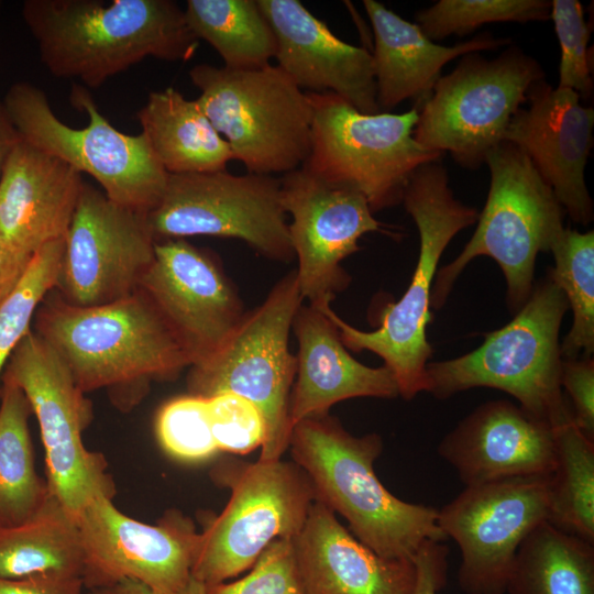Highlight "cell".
<instances>
[{"instance_id": "6da1fadb", "label": "cell", "mask_w": 594, "mask_h": 594, "mask_svg": "<svg viewBox=\"0 0 594 594\" xmlns=\"http://www.w3.org/2000/svg\"><path fill=\"white\" fill-rule=\"evenodd\" d=\"M21 13L51 74L91 88L150 56L189 61L199 45L172 0H26Z\"/></svg>"}, {"instance_id": "7a4b0ae2", "label": "cell", "mask_w": 594, "mask_h": 594, "mask_svg": "<svg viewBox=\"0 0 594 594\" xmlns=\"http://www.w3.org/2000/svg\"><path fill=\"white\" fill-rule=\"evenodd\" d=\"M288 448L309 477L316 501L341 515L351 534L378 556L414 560L425 541L446 539L438 509L405 502L378 480L374 462L383 450L380 435L356 437L327 414L295 424Z\"/></svg>"}, {"instance_id": "3957f363", "label": "cell", "mask_w": 594, "mask_h": 594, "mask_svg": "<svg viewBox=\"0 0 594 594\" xmlns=\"http://www.w3.org/2000/svg\"><path fill=\"white\" fill-rule=\"evenodd\" d=\"M84 392L145 389L175 378L190 360L148 297L133 294L101 306L80 307L53 289L35 314V330Z\"/></svg>"}, {"instance_id": "277c9868", "label": "cell", "mask_w": 594, "mask_h": 594, "mask_svg": "<svg viewBox=\"0 0 594 594\" xmlns=\"http://www.w3.org/2000/svg\"><path fill=\"white\" fill-rule=\"evenodd\" d=\"M402 202L418 229L419 254L407 289L381 312L378 328L356 329L340 318L331 304L317 308L334 322L348 350H366L382 358L394 375L399 395L410 400L425 392L426 367L432 355L427 327L432 320V283L440 257L461 230L477 221L479 212L454 197L440 160L414 172Z\"/></svg>"}, {"instance_id": "5b68a950", "label": "cell", "mask_w": 594, "mask_h": 594, "mask_svg": "<svg viewBox=\"0 0 594 594\" xmlns=\"http://www.w3.org/2000/svg\"><path fill=\"white\" fill-rule=\"evenodd\" d=\"M569 310L562 290L547 275L514 318L485 334L475 350L428 363L425 392L439 399L474 387L512 395L529 414L553 426L572 416L561 388L559 333Z\"/></svg>"}, {"instance_id": "8992f818", "label": "cell", "mask_w": 594, "mask_h": 594, "mask_svg": "<svg viewBox=\"0 0 594 594\" xmlns=\"http://www.w3.org/2000/svg\"><path fill=\"white\" fill-rule=\"evenodd\" d=\"M491 183L477 227L461 253L437 271L431 308H441L465 268L477 256H490L501 267L507 305L517 312L535 286L540 252H550L564 229V210L530 158L515 144L503 141L485 157Z\"/></svg>"}, {"instance_id": "52a82bcc", "label": "cell", "mask_w": 594, "mask_h": 594, "mask_svg": "<svg viewBox=\"0 0 594 594\" xmlns=\"http://www.w3.org/2000/svg\"><path fill=\"white\" fill-rule=\"evenodd\" d=\"M189 78L200 91L198 105L248 173L284 175L304 165L310 152V100L277 65L198 64Z\"/></svg>"}, {"instance_id": "ba28073f", "label": "cell", "mask_w": 594, "mask_h": 594, "mask_svg": "<svg viewBox=\"0 0 594 594\" xmlns=\"http://www.w3.org/2000/svg\"><path fill=\"white\" fill-rule=\"evenodd\" d=\"M302 301L294 270L274 285L261 305L244 314L217 352L189 366V395L209 398L233 393L260 409L265 422L260 460H278L289 446L296 356L288 343Z\"/></svg>"}, {"instance_id": "9c48e42d", "label": "cell", "mask_w": 594, "mask_h": 594, "mask_svg": "<svg viewBox=\"0 0 594 594\" xmlns=\"http://www.w3.org/2000/svg\"><path fill=\"white\" fill-rule=\"evenodd\" d=\"M70 101L88 114L87 127L62 122L45 92L26 81L12 84L3 105L23 141L90 175L117 204L147 215L162 199L169 174L144 134L117 130L82 86L73 87Z\"/></svg>"}, {"instance_id": "30bf717a", "label": "cell", "mask_w": 594, "mask_h": 594, "mask_svg": "<svg viewBox=\"0 0 594 594\" xmlns=\"http://www.w3.org/2000/svg\"><path fill=\"white\" fill-rule=\"evenodd\" d=\"M307 94L311 140L301 167L360 193L373 212L399 205L414 172L442 156L415 140L417 107L404 113L366 114L334 94Z\"/></svg>"}, {"instance_id": "8fae6325", "label": "cell", "mask_w": 594, "mask_h": 594, "mask_svg": "<svg viewBox=\"0 0 594 594\" xmlns=\"http://www.w3.org/2000/svg\"><path fill=\"white\" fill-rule=\"evenodd\" d=\"M211 474L231 495L200 532L191 575L206 585L251 569L274 540L293 539L316 501L309 477L294 461L226 460Z\"/></svg>"}, {"instance_id": "7c38bea8", "label": "cell", "mask_w": 594, "mask_h": 594, "mask_svg": "<svg viewBox=\"0 0 594 594\" xmlns=\"http://www.w3.org/2000/svg\"><path fill=\"white\" fill-rule=\"evenodd\" d=\"M543 78L540 64L516 46L494 59L465 54L420 105L414 138L429 150L449 152L463 167L479 168L504 141L529 89Z\"/></svg>"}, {"instance_id": "4fadbf2b", "label": "cell", "mask_w": 594, "mask_h": 594, "mask_svg": "<svg viewBox=\"0 0 594 594\" xmlns=\"http://www.w3.org/2000/svg\"><path fill=\"white\" fill-rule=\"evenodd\" d=\"M1 376L24 393L40 426L47 490L74 520L94 498H113L103 455L88 450L82 440L92 420L91 403L51 345L31 330Z\"/></svg>"}, {"instance_id": "5bb4252c", "label": "cell", "mask_w": 594, "mask_h": 594, "mask_svg": "<svg viewBox=\"0 0 594 594\" xmlns=\"http://www.w3.org/2000/svg\"><path fill=\"white\" fill-rule=\"evenodd\" d=\"M156 241L207 235L238 239L268 260L294 257L279 178L227 169L169 174L147 215Z\"/></svg>"}, {"instance_id": "9a60e30c", "label": "cell", "mask_w": 594, "mask_h": 594, "mask_svg": "<svg viewBox=\"0 0 594 594\" xmlns=\"http://www.w3.org/2000/svg\"><path fill=\"white\" fill-rule=\"evenodd\" d=\"M85 587H105L136 581L160 593L185 586L200 546L201 535L191 519L167 512L155 525L139 521L98 496L77 520Z\"/></svg>"}, {"instance_id": "2e32d148", "label": "cell", "mask_w": 594, "mask_h": 594, "mask_svg": "<svg viewBox=\"0 0 594 594\" xmlns=\"http://www.w3.org/2000/svg\"><path fill=\"white\" fill-rule=\"evenodd\" d=\"M550 476L465 486L438 509V526L461 551L458 583L465 594H505L516 552L548 520Z\"/></svg>"}, {"instance_id": "e0dca14e", "label": "cell", "mask_w": 594, "mask_h": 594, "mask_svg": "<svg viewBox=\"0 0 594 594\" xmlns=\"http://www.w3.org/2000/svg\"><path fill=\"white\" fill-rule=\"evenodd\" d=\"M156 240L146 213L85 183L65 235L56 292L68 304L101 306L139 289Z\"/></svg>"}, {"instance_id": "ac0fdd59", "label": "cell", "mask_w": 594, "mask_h": 594, "mask_svg": "<svg viewBox=\"0 0 594 594\" xmlns=\"http://www.w3.org/2000/svg\"><path fill=\"white\" fill-rule=\"evenodd\" d=\"M279 183L283 208L292 217L288 231L302 299L314 307L331 304L350 284L341 262L360 251V238L369 232L394 238L399 233L374 218L363 195L304 167L284 174Z\"/></svg>"}, {"instance_id": "d6986e66", "label": "cell", "mask_w": 594, "mask_h": 594, "mask_svg": "<svg viewBox=\"0 0 594 594\" xmlns=\"http://www.w3.org/2000/svg\"><path fill=\"white\" fill-rule=\"evenodd\" d=\"M139 288L170 328L190 365L217 352L245 311L218 262L184 239L156 241Z\"/></svg>"}, {"instance_id": "ffe728a7", "label": "cell", "mask_w": 594, "mask_h": 594, "mask_svg": "<svg viewBox=\"0 0 594 594\" xmlns=\"http://www.w3.org/2000/svg\"><path fill=\"white\" fill-rule=\"evenodd\" d=\"M528 108H519L504 141L518 146L550 186L570 218L593 221V200L584 169L593 145L594 110L581 103L572 89L552 88L544 80L527 94Z\"/></svg>"}, {"instance_id": "44dd1931", "label": "cell", "mask_w": 594, "mask_h": 594, "mask_svg": "<svg viewBox=\"0 0 594 594\" xmlns=\"http://www.w3.org/2000/svg\"><path fill=\"white\" fill-rule=\"evenodd\" d=\"M438 453L465 486L550 476L554 427L509 400H490L443 437Z\"/></svg>"}, {"instance_id": "7402d4cb", "label": "cell", "mask_w": 594, "mask_h": 594, "mask_svg": "<svg viewBox=\"0 0 594 594\" xmlns=\"http://www.w3.org/2000/svg\"><path fill=\"white\" fill-rule=\"evenodd\" d=\"M276 38L277 66L301 90L331 92L366 114L378 113L373 58L298 0H257Z\"/></svg>"}, {"instance_id": "603a6c76", "label": "cell", "mask_w": 594, "mask_h": 594, "mask_svg": "<svg viewBox=\"0 0 594 594\" xmlns=\"http://www.w3.org/2000/svg\"><path fill=\"white\" fill-rule=\"evenodd\" d=\"M293 548L304 594H413L414 560L378 556L318 501Z\"/></svg>"}, {"instance_id": "cb8c5ba5", "label": "cell", "mask_w": 594, "mask_h": 594, "mask_svg": "<svg viewBox=\"0 0 594 594\" xmlns=\"http://www.w3.org/2000/svg\"><path fill=\"white\" fill-rule=\"evenodd\" d=\"M84 184L74 167L21 139L0 176V234L28 255L64 239Z\"/></svg>"}, {"instance_id": "d4e9b609", "label": "cell", "mask_w": 594, "mask_h": 594, "mask_svg": "<svg viewBox=\"0 0 594 594\" xmlns=\"http://www.w3.org/2000/svg\"><path fill=\"white\" fill-rule=\"evenodd\" d=\"M292 330L298 342L289 400L292 427L305 418L327 415L333 405L350 398L399 395L391 370L356 361L343 344L334 322L320 308L301 305Z\"/></svg>"}, {"instance_id": "484cf974", "label": "cell", "mask_w": 594, "mask_h": 594, "mask_svg": "<svg viewBox=\"0 0 594 594\" xmlns=\"http://www.w3.org/2000/svg\"><path fill=\"white\" fill-rule=\"evenodd\" d=\"M370 18L374 48L372 54L376 101L381 110H391L407 99L420 106L441 77L443 66L473 52L508 45L509 38L481 34L452 46L428 38L420 28L374 0H364Z\"/></svg>"}, {"instance_id": "4316f807", "label": "cell", "mask_w": 594, "mask_h": 594, "mask_svg": "<svg viewBox=\"0 0 594 594\" xmlns=\"http://www.w3.org/2000/svg\"><path fill=\"white\" fill-rule=\"evenodd\" d=\"M155 157L168 174L223 170L233 155L197 100L173 87L150 92L136 113Z\"/></svg>"}, {"instance_id": "83f0119b", "label": "cell", "mask_w": 594, "mask_h": 594, "mask_svg": "<svg viewBox=\"0 0 594 594\" xmlns=\"http://www.w3.org/2000/svg\"><path fill=\"white\" fill-rule=\"evenodd\" d=\"M81 573L77 522L50 492L31 517L0 526V578Z\"/></svg>"}, {"instance_id": "f1b7e54d", "label": "cell", "mask_w": 594, "mask_h": 594, "mask_svg": "<svg viewBox=\"0 0 594 594\" xmlns=\"http://www.w3.org/2000/svg\"><path fill=\"white\" fill-rule=\"evenodd\" d=\"M506 593L594 594V544L541 522L519 546Z\"/></svg>"}, {"instance_id": "f546056e", "label": "cell", "mask_w": 594, "mask_h": 594, "mask_svg": "<svg viewBox=\"0 0 594 594\" xmlns=\"http://www.w3.org/2000/svg\"><path fill=\"white\" fill-rule=\"evenodd\" d=\"M0 391V522L16 525L31 517L48 495L35 470L29 417L22 389L1 376Z\"/></svg>"}, {"instance_id": "4dcf8cb0", "label": "cell", "mask_w": 594, "mask_h": 594, "mask_svg": "<svg viewBox=\"0 0 594 594\" xmlns=\"http://www.w3.org/2000/svg\"><path fill=\"white\" fill-rule=\"evenodd\" d=\"M187 24L220 55L223 66L254 69L271 65L276 38L257 0H188Z\"/></svg>"}, {"instance_id": "1f68e13d", "label": "cell", "mask_w": 594, "mask_h": 594, "mask_svg": "<svg viewBox=\"0 0 594 594\" xmlns=\"http://www.w3.org/2000/svg\"><path fill=\"white\" fill-rule=\"evenodd\" d=\"M553 427L548 521L594 544V441L579 430L572 416Z\"/></svg>"}, {"instance_id": "d6a6232c", "label": "cell", "mask_w": 594, "mask_h": 594, "mask_svg": "<svg viewBox=\"0 0 594 594\" xmlns=\"http://www.w3.org/2000/svg\"><path fill=\"white\" fill-rule=\"evenodd\" d=\"M550 252L554 267L548 273L562 290L573 320L560 343L563 360L591 356L594 351V233L564 228Z\"/></svg>"}, {"instance_id": "836d02e7", "label": "cell", "mask_w": 594, "mask_h": 594, "mask_svg": "<svg viewBox=\"0 0 594 594\" xmlns=\"http://www.w3.org/2000/svg\"><path fill=\"white\" fill-rule=\"evenodd\" d=\"M64 244L65 238L37 250L19 284L0 301V377L9 358L31 331L41 302L56 287Z\"/></svg>"}, {"instance_id": "e575fe53", "label": "cell", "mask_w": 594, "mask_h": 594, "mask_svg": "<svg viewBox=\"0 0 594 594\" xmlns=\"http://www.w3.org/2000/svg\"><path fill=\"white\" fill-rule=\"evenodd\" d=\"M550 10L548 0H440L417 12L416 24L435 42L488 23L547 21Z\"/></svg>"}, {"instance_id": "d590c367", "label": "cell", "mask_w": 594, "mask_h": 594, "mask_svg": "<svg viewBox=\"0 0 594 594\" xmlns=\"http://www.w3.org/2000/svg\"><path fill=\"white\" fill-rule=\"evenodd\" d=\"M155 432L162 449L179 461L200 462L219 452L205 397L188 394L165 403L157 413Z\"/></svg>"}, {"instance_id": "8d00e7d4", "label": "cell", "mask_w": 594, "mask_h": 594, "mask_svg": "<svg viewBox=\"0 0 594 594\" xmlns=\"http://www.w3.org/2000/svg\"><path fill=\"white\" fill-rule=\"evenodd\" d=\"M550 19L561 47L558 87L588 98L593 92L587 47L591 31L584 20L583 7L578 0H553Z\"/></svg>"}, {"instance_id": "74e56055", "label": "cell", "mask_w": 594, "mask_h": 594, "mask_svg": "<svg viewBox=\"0 0 594 594\" xmlns=\"http://www.w3.org/2000/svg\"><path fill=\"white\" fill-rule=\"evenodd\" d=\"M207 400L210 428L219 451L246 454L262 448L265 422L253 403L233 393L218 394Z\"/></svg>"}, {"instance_id": "f35d334b", "label": "cell", "mask_w": 594, "mask_h": 594, "mask_svg": "<svg viewBox=\"0 0 594 594\" xmlns=\"http://www.w3.org/2000/svg\"><path fill=\"white\" fill-rule=\"evenodd\" d=\"M206 594H304L293 539L274 540L246 575L232 582L206 585Z\"/></svg>"}, {"instance_id": "ab89813d", "label": "cell", "mask_w": 594, "mask_h": 594, "mask_svg": "<svg viewBox=\"0 0 594 594\" xmlns=\"http://www.w3.org/2000/svg\"><path fill=\"white\" fill-rule=\"evenodd\" d=\"M561 388L569 396L579 430L594 441V361L592 356L563 360Z\"/></svg>"}, {"instance_id": "60d3db41", "label": "cell", "mask_w": 594, "mask_h": 594, "mask_svg": "<svg viewBox=\"0 0 594 594\" xmlns=\"http://www.w3.org/2000/svg\"><path fill=\"white\" fill-rule=\"evenodd\" d=\"M448 548L442 541H425L416 556V582L413 594H438L444 586L448 570Z\"/></svg>"}, {"instance_id": "b9f144b4", "label": "cell", "mask_w": 594, "mask_h": 594, "mask_svg": "<svg viewBox=\"0 0 594 594\" xmlns=\"http://www.w3.org/2000/svg\"><path fill=\"white\" fill-rule=\"evenodd\" d=\"M78 575L38 574L21 579L0 578V594H82Z\"/></svg>"}, {"instance_id": "7bdbcfd3", "label": "cell", "mask_w": 594, "mask_h": 594, "mask_svg": "<svg viewBox=\"0 0 594 594\" xmlns=\"http://www.w3.org/2000/svg\"><path fill=\"white\" fill-rule=\"evenodd\" d=\"M32 255L13 248L0 234V301L8 296L23 277Z\"/></svg>"}, {"instance_id": "ee69618b", "label": "cell", "mask_w": 594, "mask_h": 594, "mask_svg": "<svg viewBox=\"0 0 594 594\" xmlns=\"http://www.w3.org/2000/svg\"><path fill=\"white\" fill-rule=\"evenodd\" d=\"M89 594H206V584L191 576L188 583L182 588L160 593L140 582L123 580L105 587L89 590Z\"/></svg>"}, {"instance_id": "f6af8a7d", "label": "cell", "mask_w": 594, "mask_h": 594, "mask_svg": "<svg viewBox=\"0 0 594 594\" xmlns=\"http://www.w3.org/2000/svg\"><path fill=\"white\" fill-rule=\"evenodd\" d=\"M20 141V134L10 120L3 101H0V176L9 155Z\"/></svg>"}, {"instance_id": "bcb514c9", "label": "cell", "mask_w": 594, "mask_h": 594, "mask_svg": "<svg viewBox=\"0 0 594 594\" xmlns=\"http://www.w3.org/2000/svg\"><path fill=\"white\" fill-rule=\"evenodd\" d=\"M0 7H1V2H0Z\"/></svg>"}, {"instance_id": "7dc6e473", "label": "cell", "mask_w": 594, "mask_h": 594, "mask_svg": "<svg viewBox=\"0 0 594 594\" xmlns=\"http://www.w3.org/2000/svg\"><path fill=\"white\" fill-rule=\"evenodd\" d=\"M0 526H2L1 522H0Z\"/></svg>"}]
</instances>
